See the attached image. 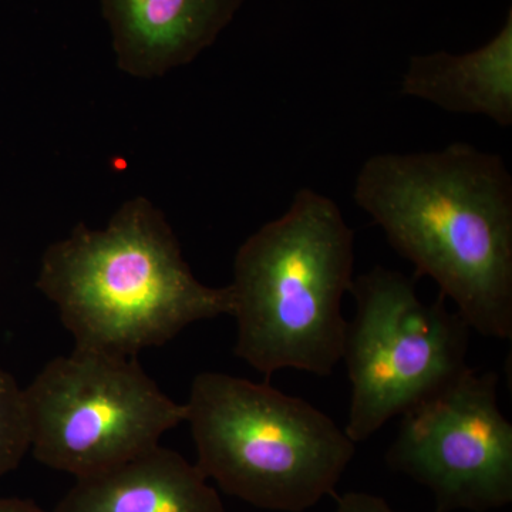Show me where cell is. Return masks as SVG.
<instances>
[{"label":"cell","instance_id":"6","mask_svg":"<svg viewBox=\"0 0 512 512\" xmlns=\"http://www.w3.org/2000/svg\"><path fill=\"white\" fill-rule=\"evenodd\" d=\"M30 451L43 466L92 476L160 446L187 419L136 357L74 348L25 389Z\"/></svg>","mask_w":512,"mask_h":512},{"label":"cell","instance_id":"7","mask_svg":"<svg viewBox=\"0 0 512 512\" xmlns=\"http://www.w3.org/2000/svg\"><path fill=\"white\" fill-rule=\"evenodd\" d=\"M500 376L470 366L402 414L387 466L431 491L434 512L500 510L512 503V424Z\"/></svg>","mask_w":512,"mask_h":512},{"label":"cell","instance_id":"3","mask_svg":"<svg viewBox=\"0 0 512 512\" xmlns=\"http://www.w3.org/2000/svg\"><path fill=\"white\" fill-rule=\"evenodd\" d=\"M355 265V232L328 195L301 188L288 210L238 248L232 268L234 353L271 377L293 369L319 377L342 362L343 296Z\"/></svg>","mask_w":512,"mask_h":512},{"label":"cell","instance_id":"12","mask_svg":"<svg viewBox=\"0 0 512 512\" xmlns=\"http://www.w3.org/2000/svg\"><path fill=\"white\" fill-rule=\"evenodd\" d=\"M335 512H399L393 510L389 503L375 494L363 491H350L338 498Z\"/></svg>","mask_w":512,"mask_h":512},{"label":"cell","instance_id":"9","mask_svg":"<svg viewBox=\"0 0 512 512\" xmlns=\"http://www.w3.org/2000/svg\"><path fill=\"white\" fill-rule=\"evenodd\" d=\"M52 512H227L197 464L157 446L76 478Z\"/></svg>","mask_w":512,"mask_h":512},{"label":"cell","instance_id":"13","mask_svg":"<svg viewBox=\"0 0 512 512\" xmlns=\"http://www.w3.org/2000/svg\"><path fill=\"white\" fill-rule=\"evenodd\" d=\"M0 512H46L39 505L20 498L0 497Z\"/></svg>","mask_w":512,"mask_h":512},{"label":"cell","instance_id":"8","mask_svg":"<svg viewBox=\"0 0 512 512\" xmlns=\"http://www.w3.org/2000/svg\"><path fill=\"white\" fill-rule=\"evenodd\" d=\"M245 0H101L117 67L156 79L214 45Z\"/></svg>","mask_w":512,"mask_h":512},{"label":"cell","instance_id":"11","mask_svg":"<svg viewBox=\"0 0 512 512\" xmlns=\"http://www.w3.org/2000/svg\"><path fill=\"white\" fill-rule=\"evenodd\" d=\"M30 450L25 389L0 369V480L16 470Z\"/></svg>","mask_w":512,"mask_h":512},{"label":"cell","instance_id":"4","mask_svg":"<svg viewBox=\"0 0 512 512\" xmlns=\"http://www.w3.org/2000/svg\"><path fill=\"white\" fill-rule=\"evenodd\" d=\"M185 409L204 476L261 510H311L335 493L356 454L328 414L266 383L198 373Z\"/></svg>","mask_w":512,"mask_h":512},{"label":"cell","instance_id":"10","mask_svg":"<svg viewBox=\"0 0 512 512\" xmlns=\"http://www.w3.org/2000/svg\"><path fill=\"white\" fill-rule=\"evenodd\" d=\"M403 96L456 114H477L512 126V10L497 35L473 52H434L410 57Z\"/></svg>","mask_w":512,"mask_h":512},{"label":"cell","instance_id":"5","mask_svg":"<svg viewBox=\"0 0 512 512\" xmlns=\"http://www.w3.org/2000/svg\"><path fill=\"white\" fill-rule=\"evenodd\" d=\"M355 315L343 340L352 393L345 431L355 444L466 370L470 326L440 296L421 301L414 279L377 265L350 286Z\"/></svg>","mask_w":512,"mask_h":512},{"label":"cell","instance_id":"1","mask_svg":"<svg viewBox=\"0 0 512 512\" xmlns=\"http://www.w3.org/2000/svg\"><path fill=\"white\" fill-rule=\"evenodd\" d=\"M353 200L473 332L511 340L512 177L503 157L467 143L376 154L360 167Z\"/></svg>","mask_w":512,"mask_h":512},{"label":"cell","instance_id":"2","mask_svg":"<svg viewBox=\"0 0 512 512\" xmlns=\"http://www.w3.org/2000/svg\"><path fill=\"white\" fill-rule=\"evenodd\" d=\"M36 288L55 303L74 348L123 357L232 308L228 286L195 278L163 212L144 197L124 202L106 228L80 224L50 245Z\"/></svg>","mask_w":512,"mask_h":512}]
</instances>
